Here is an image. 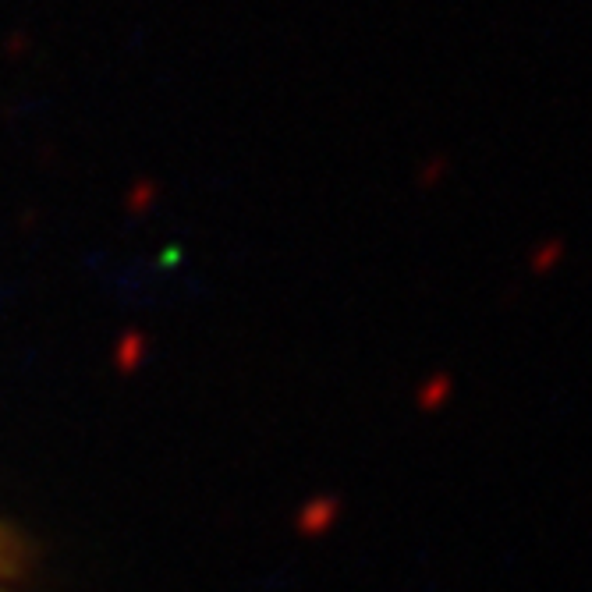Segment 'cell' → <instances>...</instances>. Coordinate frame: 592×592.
I'll list each match as a JSON object with an SVG mask.
<instances>
[{
	"label": "cell",
	"mask_w": 592,
	"mask_h": 592,
	"mask_svg": "<svg viewBox=\"0 0 592 592\" xmlns=\"http://www.w3.org/2000/svg\"><path fill=\"white\" fill-rule=\"evenodd\" d=\"M543 249H546V252H539V256H536V266H546V263H550V259H554L557 252H561V245L550 242V245H543Z\"/></svg>",
	"instance_id": "obj_1"
}]
</instances>
